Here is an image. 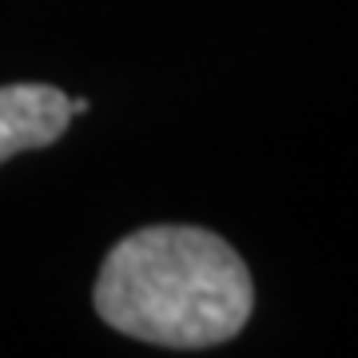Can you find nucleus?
Masks as SVG:
<instances>
[{
	"mask_svg": "<svg viewBox=\"0 0 358 358\" xmlns=\"http://www.w3.org/2000/svg\"><path fill=\"white\" fill-rule=\"evenodd\" d=\"M92 303L112 331L171 350L235 338L255 310V282L239 251L215 231L155 223L108 251Z\"/></svg>",
	"mask_w": 358,
	"mask_h": 358,
	"instance_id": "obj_1",
	"label": "nucleus"
},
{
	"mask_svg": "<svg viewBox=\"0 0 358 358\" xmlns=\"http://www.w3.org/2000/svg\"><path fill=\"white\" fill-rule=\"evenodd\" d=\"M68 96L52 84H4L0 88V164L20 152L48 148L68 131Z\"/></svg>",
	"mask_w": 358,
	"mask_h": 358,
	"instance_id": "obj_2",
	"label": "nucleus"
},
{
	"mask_svg": "<svg viewBox=\"0 0 358 358\" xmlns=\"http://www.w3.org/2000/svg\"><path fill=\"white\" fill-rule=\"evenodd\" d=\"M88 108H92V103L84 100V96H76V100H68V112H72V115H84Z\"/></svg>",
	"mask_w": 358,
	"mask_h": 358,
	"instance_id": "obj_3",
	"label": "nucleus"
}]
</instances>
